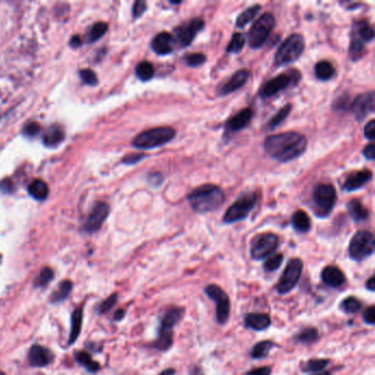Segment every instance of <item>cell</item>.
<instances>
[{
    "mask_svg": "<svg viewBox=\"0 0 375 375\" xmlns=\"http://www.w3.org/2000/svg\"><path fill=\"white\" fill-rule=\"evenodd\" d=\"M375 250L373 234L367 230H360L353 235L349 245V255L354 261H363L369 258Z\"/></svg>",
    "mask_w": 375,
    "mask_h": 375,
    "instance_id": "9c48e42d",
    "label": "cell"
},
{
    "mask_svg": "<svg viewBox=\"0 0 375 375\" xmlns=\"http://www.w3.org/2000/svg\"><path fill=\"white\" fill-rule=\"evenodd\" d=\"M144 157V154H130L126 157H123V163L126 164H136L138 163L139 161H141V159Z\"/></svg>",
    "mask_w": 375,
    "mask_h": 375,
    "instance_id": "db71d44e",
    "label": "cell"
},
{
    "mask_svg": "<svg viewBox=\"0 0 375 375\" xmlns=\"http://www.w3.org/2000/svg\"><path fill=\"white\" fill-rule=\"evenodd\" d=\"M337 199L336 189L331 184H319L312 193L314 209L319 218L329 216L332 211Z\"/></svg>",
    "mask_w": 375,
    "mask_h": 375,
    "instance_id": "52a82bcc",
    "label": "cell"
},
{
    "mask_svg": "<svg viewBox=\"0 0 375 375\" xmlns=\"http://www.w3.org/2000/svg\"><path fill=\"white\" fill-rule=\"evenodd\" d=\"M174 374H175L174 369H168V370H164V371H162L161 373H159V375H174Z\"/></svg>",
    "mask_w": 375,
    "mask_h": 375,
    "instance_id": "6f0895ef",
    "label": "cell"
},
{
    "mask_svg": "<svg viewBox=\"0 0 375 375\" xmlns=\"http://www.w3.org/2000/svg\"><path fill=\"white\" fill-rule=\"evenodd\" d=\"M123 316H124V311L123 310H118L116 312V315H115V319H116V320H120V319L123 318Z\"/></svg>",
    "mask_w": 375,
    "mask_h": 375,
    "instance_id": "9f6ffc18",
    "label": "cell"
},
{
    "mask_svg": "<svg viewBox=\"0 0 375 375\" xmlns=\"http://www.w3.org/2000/svg\"><path fill=\"white\" fill-rule=\"evenodd\" d=\"M249 77H250L249 71H247V69H240V71H238L234 75H232V77L229 79L224 86H222L221 95L231 94L235 92V90L240 89L242 86H245L247 84Z\"/></svg>",
    "mask_w": 375,
    "mask_h": 375,
    "instance_id": "44dd1931",
    "label": "cell"
},
{
    "mask_svg": "<svg viewBox=\"0 0 375 375\" xmlns=\"http://www.w3.org/2000/svg\"><path fill=\"white\" fill-rule=\"evenodd\" d=\"M151 47L158 55H168L174 48V39L169 32H161L152 40Z\"/></svg>",
    "mask_w": 375,
    "mask_h": 375,
    "instance_id": "d6986e66",
    "label": "cell"
},
{
    "mask_svg": "<svg viewBox=\"0 0 375 375\" xmlns=\"http://www.w3.org/2000/svg\"><path fill=\"white\" fill-rule=\"evenodd\" d=\"M116 301H117V295H116V294H115V295H113V296H110L107 301H105V302H103V303L101 304V306H100V311H101V312H106V311H108L111 307L114 306L115 303H116Z\"/></svg>",
    "mask_w": 375,
    "mask_h": 375,
    "instance_id": "816d5d0a",
    "label": "cell"
},
{
    "mask_svg": "<svg viewBox=\"0 0 375 375\" xmlns=\"http://www.w3.org/2000/svg\"><path fill=\"white\" fill-rule=\"evenodd\" d=\"M322 280L329 287L337 288L345 283V275L341 270L335 265L326 266L322 272Z\"/></svg>",
    "mask_w": 375,
    "mask_h": 375,
    "instance_id": "ac0fdd59",
    "label": "cell"
},
{
    "mask_svg": "<svg viewBox=\"0 0 375 375\" xmlns=\"http://www.w3.org/2000/svg\"><path fill=\"white\" fill-rule=\"evenodd\" d=\"M186 64L192 67H198L206 62V55L203 53H192L185 57Z\"/></svg>",
    "mask_w": 375,
    "mask_h": 375,
    "instance_id": "7bdbcfd3",
    "label": "cell"
},
{
    "mask_svg": "<svg viewBox=\"0 0 375 375\" xmlns=\"http://www.w3.org/2000/svg\"><path fill=\"white\" fill-rule=\"evenodd\" d=\"M206 295L216 303V320L224 325L230 316V300L226 291L216 284H210L205 287Z\"/></svg>",
    "mask_w": 375,
    "mask_h": 375,
    "instance_id": "7c38bea8",
    "label": "cell"
},
{
    "mask_svg": "<svg viewBox=\"0 0 375 375\" xmlns=\"http://www.w3.org/2000/svg\"><path fill=\"white\" fill-rule=\"evenodd\" d=\"M291 79L293 78L288 74H280L279 76H275L274 78L266 82L262 86L260 90V96L262 98H271L274 95L281 93L282 90L286 89L291 83Z\"/></svg>",
    "mask_w": 375,
    "mask_h": 375,
    "instance_id": "2e32d148",
    "label": "cell"
},
{
    "mask_svg": "<svg viewBox=\"0 0 375 375\" xmlns=\"http://www.w3.org/2000/svg\"><path fill=\"white\" fill-rule=\"evenodd\" d=\"M136 74L138 78L141 79L142 82L150 81L154 76V66L150 62H141L136 68Z\"/></svg>",
    "mask_w": 375,
    "mask_h": 375,
    "instance_id": "836d02e7",
    "label": "cell"
},
{
    "mask_svg": "<svg viewBox=\"0 0 375 375\" xmlns=\"http://www.w3.org/2000/svg\"><path fill=\"white\" fill-rule=\"evenodd\" d=\"M305 48V41L302 34L294 33L289 36L277 50L274 62L275 65L283 66L293 63L302 57Z\"/></svg>",
    "mask_w": 375,
    "mask_h": 375,
    "instance_id": "5b68a950",
    "label": "cell"
},
{
    "mask_svg": "<svg viewBox=\"0 0 375 375\" xmlns=\"http://www.w3.org/2000/svg\"><path fill=\"white\" fill-rule=\"evenodd\" d=\"M374 38L372 26L364 20L357 21L353 24L351 32V42L349 47V57L352 61L361 59L364 54V46Z\"/></svg>",
    "mask_w": 375,
    "mask_h": 375,
    "instance_id": "8992f818",
    "label": "cell"
},
{
    "mask_svg": "<svg viewBox=\"0 0 375 375\" xmlns=\"http://www.w3.org/2000/svg\"><path fill=\"white\" fill-rule=\"evenodd\" d=\"M275 25V18L270 12H265L253 23L249 33V43L252 48H260L265 43L270 33Z\"/></svg>",
    "mask_w": 375,
    "mask_h": 375,
    "instance_id": "30bf717a",
    "label": "cell"
},
{
    "mask_svg": "<svg viewBox=\"0 0 375 375\" xmlns=\"http://www.w3.org/2000/svg\"><path fill=\"white\" fill-rule=\"evenodd\" d=\"M319 337V333L317 331V329L315 328H307L304 329L301 333H298L296 336V340L298 342L302 343H311L316 341Z\"/></svg>",
    "mask_w": 375,
    "mask_h": 375,
    "instance_id": "ab89813d",
    "label": "cell"
},
{
    "mask_svg": "<svg viewBox=\"0 0 375 375\" xmlns=\"http://www.w3.org/2000/svg\"><path fill=\"white\" fill-rule=\"evenodd\" d=\"M245 43H246V37L245 34L243 33H234L232 38H231V41L229 42V45L227 47V52L229 53H240L242 51L243 46H245Z\"/></svg>",
    "mask_w": 375,
    "mask_h": 375,
    "instance_id": "e575fe53",
    "label": "cell"
},
{
    "mask_svg": "<svg viewBox=\"0 0 375 375\" xmlns=\"http://www.w3.org/2000/svg\"><path fill=\"white\" fill-rule=\"evenodd\" d=\"M108 215H109V206L107 204L105 203L97 204L94 207L92 212H90L84 226L85 231L93 233L98 230V229H100V227L102 226L103 221H105L106 218L108 217Z\"/></svg>",
    "mask_w": 375,
    "mask_h": 375,
    "instance_id": "e0dca14e",
    "label": "cell"
},
{
    "mask_svg": "<svg viewBox=\"0 0 375 375\" xmlns=\"http://www.w3.org/2000/svg\"><path fill=\"white\" fill-rule=\"evenodd\" d=\"M52 352L42 345H33L29 351V362L33 366H46L52 362Z\"/></svg>",
    "mask_w": 375,
    "mask_h": 375,
    "instance_id": "ffe728a7",
    "label": "cell"
},
{
    "mask_svg": "<svg viewBox=\"0 0 375 375\" xmlns=\"http://www.w3.org/2000/svg\"><path fill=\"white\" fill-rule=\"evenodd\" d=\"M352 113L358 121H362L374 111V93L359 95L352 102Z\"/></svg>",
    "mask_w": 375,
    "mask_h": 375,
    "instance_id": "9a60e30c",
    "label": "cell"
},
{
    "mask_svg": "<svg viewBox=\"0 0 375 375\" xmlns=\"http://www.w3.org/2000/svg\"><path fill=\"white\" fill-rule=\"evenodd\" d=\"M275 346V343L270 341V340H265V341H261L259 343H256L251 352H250V356H251L252 359H264L267 357V354L270 353V351L272 350Z\"/></svg>",
    "mask_w": 375,
    "mask_h": 375,
    "instance_id": "f546056e",
    "label": "cell"
},
{
    "mask_svg": "<svg viewBox=\"0 0 375 375\" xmlns=\"http://www.w3.org/2000/svg\"><path fill=\"white\" fill-rule=\"evenodd\" d=\"M175 130L170 127H158L143 131L133 139V147L141 150H150L162 147L175 138Z\"/></svg>",
    "mask_w": 375,
    "mask_h": 375,
    "instance_id": "3957f363",
    "label": "cell"
},
{
    "mask_svg": "<svg viewBox=\"0 0 375 375\" xmlns=\"http://www.w3.org/2000/svg\"><path fill=\"white\" fill-rule=\"evenodd\" d=\"M260 9H261L260 5H254V6L249 7L248 9H246L245 11L240 13L237 19V22H235V25H237L238 28H245L248 23L251 22L252 20L255 18V16L259 13Z\"/></svg>",
    "mask_w": 375,
    "mask_h": 375,
    "instance_id": "4dcf8cb0",
    "label": "cell"
},
{
    "mask_svg": "<svg viewBox=\"0 0 375 375\" xmlns=\"http://www.w3.org/2000/svg\"><path fill=\"white\" fill-rule=\"evenodd\" d=\"M204 24L205 22L203 19L195 18L190 20V21H187L182 25H178L174 30L175 40L177 44L180 47L189 46L193 42L194 39L196 38L197 33L203 30Z\"/></svg>",
    "mask_w": 375,
    "mask_h": 375,
    "instance_id": "5bb4252c",
    "label": "cell"
},
{
    "mask_svg": "<svg viewBox=\"0 0 375 375\" xmlns=\"http://www.w3.org/2000/svg\"><path fill=\"white\" fill-rule=\"evenodd\" d=\"M82 320H83V308H77L73 312L72 316V330L68 340L69 344L74 343L76 341V339L78 338L82 327Z\"/></svg>",
    "mask_w": 375,
    "mask_h": 375,
    "instance_id": "1f68e13d",
    "label": "cell"
},
{
    "mask_svg": "<svg viewBox=\"0 0 375 375\" xmlns=\"http://www.w3.org/2000/svg\"><path fill=\"white\" fill-rule=\"evenodd\" d=\"M252 110L250 108H246L241 110L240 113H238L234 117H232L230 120L228 121V130L230 132H237V131L242 130L243 128H246L250 120L252 119Z\"/></svg>",
    "mask_w": 375,
    "mask_h": 375,
    "instance_id": "cb8c5ba5",
    "label": "cell"
},
{
    "mask_svg": "<svg viewBox=\"0 0 375 375\" xmlns=\"http://www.w3.org/2000/svg\"><path fill=\"white\" fill-rule=\"evenodd\" d=\"M245 324L248 328L255 331H263L271 326V317L266 314L250 312L245 316Z\"/></svg>",
    "mask_w": 375,
    "mask_h": 375,
    "instance_id": "603a6c76",
    "label": "cell"
},
{
    "mask_svg": "<svg viewBox=\"0 0 375 375\" xmlns=\"http://www.w3.org/2000/svg\"><path fill=\"white\" fill-rule=\"evenodd\" d=\"M83 82L88 85H96L97 84V76L92 71V69H83L79 73Z\"/></svg>",
    "mask_w": 375,
    "mask_h": 375,
    "instance_id": "f6af8a7d",
    "label": "cell"
},
{
    "mask_svg": "<svg viewBox=\"0 0 375 375\" xmlns=\"http://www.w3.org/2000/svg\"><path fill=\"white\" fill-rule=\"evenodd\" d=\"M256 201H258V196L255 193H242L238 199L228 208L224 216V221L226 224H233V222L246 219L256 205Z\"/></svg>",
    "mask_w": 375,
    "mask_h": 375,
    "instance_id": "ba28073f",
    "label": "cell"
},
{
    "mask_svg": "<svg viewBox=\"0 0 375 375\" xmlns=\"http://www.w3.org/2000/svg\"><path fill=\"white\" fill-rule=\"evenodd\" d=\"M53 277V271L51 269H43L42 272L40 273L38 280L36 282V285H38L39 287H42L44 285H46V284L50 282L52 280Z\"/></svg>",
    "mask_w": 375,
    "mask_h": 375,
    "instance_id": "ee69618b",
    "label": "cell"
},
{
    "mask_svg": "<svg viewBox=\"0 0 375 375\" xmlns=\"http://www.w3.org/2000/svg\"><path fill=\"white\" fill-rule=\"evenodd\" d=\"M303 267L304 263L300 258L290 259L285 270H284L281 280L276 285L277 293L281 295H285L293 290L301 279Z\"/></svg>",
    "mask_w": 375,
    "mask_h": 375,
    "instance_id": "8fae6325",
    "label": "cell"
},
{
    "mask_svg": "<svg viewBox=\"0 0 375 375\" xmlns=\"http://www.w3.org/2000/svg\"><path fill=\"white\" fill-rule=\"evenodd\" d=\"M145 10H147V3L142 2V0H140V2H136L133 6V17L139 18L143 15Z\"/></svg>",
    "mask_w": 375,
    "mask_h": 375,
    "instance_id": "681fc988",
    "label": "cell"
},
{
    "mask_svg": "<svg viewBox=\"0 0 375 375\" xmlns=\"http://www.w3.org/2000/svg\"><path fill=\"white\" fill-rule=\"evenodd\" d=\"M364 136L370 141H373L375 139V120H371L369 123H366L364 127Z\"/></svg>",
    "mask_w": 375,
    "mask_h": 375,
    "instance_id": "c3c4849f",
    "label": "cell"
},
{
    "mask_svg": "<svg viewBox=\"0 0 375 375\" xmlns=\"http://www.w3.org/2000/svg\"><path fill=\"white\" fill-rule=\"evenodd\" d=\"M264 149L272 158L281 163H286L305 153L307 149V140L298 132L273 135L265 139Z\"/></svg>",
    "mask_w": 375,
    "mask_h": 375,
    "instance_id": "6da1fadb",
    "label": "cell"
},
{
    "mask_svg": "<svg viewBox=\"0 0 375 375\" xmlns=\"http://www.w3.org/2000/svg\"><path fill=\"white\" fill-rule=\"evenodd\" d=\"M76 360H77V362L81 363L83 366H85L89 372H96L99 370V364L95 362L92 357L86 352L76 353Z\"/></svg>",
    "mask_w": 375,
    "mask_h": 375,
    "instance_id": "d590c367",
    "label": "cell"
},
{
    "mask_svg": "<svg viewBox=\"0 0 375 375\" xmlns=\"http://www.w3.org/2000/svg\"><path fill=\"white\" fill-rule=\"evenodd\" d=\"M290 110H291L290 103H287V105L283 106L279 111H277L276 115L272 118V119L269 121V128L274 129L277 126H280V124L288 117Z\"/></svg>",
    "mask_w": 375,
    "mask_h": 375,
    "instance_id": "8d00e7d4",
    "label": "cell"
},
{
    "mask_svg": "<svg viewBox=\"0 0 375 375\" xmlns=\"http://www.w3.org/2000/svg\"><path fill=\"white\" fill-rule=\"evenodd\" d=\"M291 225L298 232H307L311 227V221L306 212L303 210H297L291 217Z\"/></svg>",
    "mask_w": 375,
    "mask_h": 375,
    "instance_id": "484cf974",
    "label": "cell"
},
{
    "mask_svg": "<svg viewBox=\"0 0 375 375\" xmlns=\"http://www.w3.org/2000/svg\"><path fill=\"white\" fill-rule=\"evenodd\" d=\"M363 155L365 158L367 159H374L375 158V145L374 143H370L369 145H366L363 150Z\"/></svg>",
    "mask_w": 375,
    "mask_h": 375,
    "instance_id": "f5cc1de1",
    "label": "cell"
},
{
    "mask_svg": "<svg viewBox=\"0 0 375 375\" xmlns=\"http://www.w3.org/2000/svg\"><path fill=\"white\" fill-rule=\"evenodd\" d=\"M271 373H272V369H271L270 366H263L251 371H248L245 375H271Z\"/></svg>",
    "mask_w": 375,
    "mask_h": 375,
    "instance_id": "f907efd6",
    "label": "cell"
},
{
    "mask_svg": "<svg viewBox=\"0 0 375 375\" xmlns=\"http://www.w3.org/2000/svg\"><path fill=\"white\" fill-rule=\"evenodd\" d=\"M30 195L38 200H44L48 195V187L42 179H34L29 185Z\"/></svg>",
    "mask_w": 375,
    "mask_h": 375,
    "instance_id": "83f0119b",
    "label": "cell"
},
{
    "mask_svg": "<svg viewBox=\"0 0 375 375\" xmlns=\"http://www.w3.org/2000/svg\"><path fill=\"white\" fill-rule=\"evenodd\" d=\"M312 375H331V373L326 371V372H319V373H317V374H312Z\"/></svg>",
    "mask_w": 375,
    "mask_h": 375,
    "instance_id": "91938a15",
    "label": "cell"
},
{
    "mask_svg": "<svg viewBox=\"0 0 375 375\" xmlns=\"http://www.w3.org/2000/svg\"><path fill=\"white\" fill-rule=\"evenodd\" d=\"M365 287L366 289H369L370 291H374L375 290V277L374 275H372L367 282L365 283Z\"/></svg>",
    "mask_w": 375,
    "mask_h": 375,
    "instance_id": "11a10c76",
    "label": "cell"
},
{
    "mask_svg": "<svg viewBox=\"0 0 375 375\" xmlns=\"http://www.w3.org/2000/svg\"><path fill=\"white\" fill-rule=\"evenodd\" d=\"M0 375H5V373H3V372H0Z\"/></svg>",
    "mask_w": 375,
    "mask_h": 375,
    "instance_id": "94428289",
    "label": "cell"
},
{
    "mask_svg": "<svg viewBox=\"0 0 375 375\" xmlns=\"http://www.w3.org/2000/svg\"><path fill=\"white\" fill-rule=\"evenodd\" d=\"M375 308L374 306H370L363 312V320L365 324L373 326L375 323Z\"/></svg>",
    "mask_w": 375,
    "mask_h": 375,
    "instance_id": "7dc6e473",
    "label": "cell"
},
{
    "mask_svg": "<svg viewBox=\"0 0 375 375\" xmlns=\"http://www.w3.org/2000/svg\"><path fill=\"white\" fill-rule=\"evenodd\" d=\"M283 260H284V255L282 253L272 255V256H270V258H267V260L264 262V265H263V267H264L266 272H274V271H276L282 265Z\"/></svg>",
    "mask_w": 375,
    "mask_h": 375,
    "instance_id": "b9f144b4",
    "label": "cell"
},
{
    "mask_svg": "<svg viewBox=\"0 0 375 375\" xmlns=\"http://www.w3.org/2000/svg\"><path fill=\"white\" fill-rule=\"evenodd\" d=\"M183 308H171L169 311H166L159 324L157 339L153 344L154 349L166 351L171 348L173 344V336H174L173 329L183 317Z\"/></svg>",
    "mask_w": 375,
    "mask_h": 375,
    "instance_id": "277c9868",
    "label": "cell"
},
{
    "mask_svg": "<svg viewBox=\"0 0 375 375\" xmlns=\"http://www.w3.org/2000/svg\"><path fill=\"white\" fill-rule=\"evenodd\" d=\"M315 74L318 79L329 81L335 75V68H333L332 64H330L329 62L320 61L315 66Z\"/></svg>",
    "mask_w": 375,
    "mask_h": 375,
    "instance_id": "f1b7e54d",
    "label": "cell"
},
{
    "mask_svg": "<svg viewBox=\"0 0 375 375\" xmlns=\"http://www.w3.org/2000/svg\"><path fill=\"white\" fill-rule=\"evenodd\" d=\"M372 172L369 170L359 171L354 174L350 175L343 184V190L346 192H353L361 189L364 184H366L372 178Z\"/></svg>",
    "mask_w": 375,
    "mask_h": 375,
    "instance_id": "7402d4cb",
    "label": "cell"
},
{
    "mask_svg": "<svg viewBox=\"0 0 375 375\" xmlns=\"http://www.w3.org/2000/svg\"><path fill=\"white\" fill-rule=\"evenodd\" d=\"M72 290V283L69 281H65L63 283H61L59 285V288L57 291H54L53 296H52V302L54 303H60L62 301H64L65 298H67V296L69 295Z\"/></svg>",
    "mask_w": 375,
    "mask_h": 375,
    "instance_id": "f35d334b",
    "label": "cell"
},
{
    "mask_svg": "<svg viewBox=\"0 0 375 375\" xmlns=\"http://www.w3.org/2000/svg\"><path fill=\"white\" fill-rule=\"evenodd\" d=\"M362 307V304L356 297H348L345 298L344 301H342L341 305H340V308H341L345 314H357V312Z\"/></svg>",
    "mask_w": 375,
    "mask_h": 375,
    "instance_id": "74e56055",
    "label": "cell"
},
{
    "mask_svg": "<svg viewBox=\"0 0 375 375\" xmlns=\"http://www.w3.org/2000/svg\"><path fill=\"white\" fill-rule=\"evenodd\" d=\"M328 363L329 360L327 359H311L303 364L302 370L307 373H318L322 372L328 365Z\"/></svg>",
    "mask_w": 375,
    "mask_h": 375,
    "instance_id": "d6a6232c",
    "label": "cell"
},
{
    "mask_svg": "<svg viewBox=\"0 0 375 375\" xmlns=\"http://www.w3.org/2000/svg\"><path fill=\"white\" fill-rule=\"evenodd\" d=\"M279 247V237L274 233H263L254 238L251 243L250 254L255 261L264 260Z\"/></svg>",
    "mask_w": 375,
    "mask_h": 375,
    "instance_id": "4fadbf2b",
    "label": "cell"
},
{
    "mask_svg": "<svg viewBox=\"0 0 375 375\" xmlns=\"http://www.w3.org/2000/svg\"><path fill=\"white\" fill-rule=\"evenodd\" d=\"M108 30V25L105 22H97L95 23L92 29H90L89 33H88V40L90 42H94V41H97L98 39H100L103 34L106 33V31Z\"/></svg>",
    "mask_w": 375,
    "mask_h": 375,
    "instance_id": "60d3db41",
    "label": "cell"
},
{
    "mask_svg": "<svg viewBox=\"0 0 375 375\" xmlns=\"http://www.w3.org/2000/svg\"><path fill=\"white\" fill-rule=\"evenodd\" d=\"M225 193L219 186L205 184L193 190L187 199L195 211L205 213L218 209L225 203Z\"/></svg>",
    "mask_w": 375,
    "mask_h": 375,
    "instance_id": "7a4b0ae2",
    "label": "cell"
},
{
    "mask_svg": "<svg viewBox=\"0 0 375 375\" xmlns=\"http://www.w3.org/2000/svg\"><path fill=\"white\" fill-rule=\"evenodd\" d=\"M64 139V131L59 126H52L46 130L43 137V143L48 148H54L59 145Z\"/></svg>",
    "mask_w": 375,
    "mask_h": 375,
    "instance_id": "d4e9b609",
    "label": "cell"
},
{
    "mask_svg": "<svg viewBox=\"0 0 375 375\" xmlns=\"http://www.w3.org/2000/svg\"><path fill=\"white\" fill-rule=\"evenodd\" d=\"M81 44V40L78 37H74L72 40H71V45L73 46H76V45H79Z\"/></svg>",
    "mask_w": 375,
    "mask_h": 375,
    "instance_id": "680465c9",
    "label": "cell"
},
{
    "mask_svg": "<svg viewBox=\"0 0 375 375\" xmlns=\"http://www.w3.org/2000/svg\"><path fill=\"white\" fill-rule=\"evenodd\" d=\"M348 211L354 221H364L369 218V210L358 199H353L348 204Z\"/></svg>",
    "mask_w": 375,
    "mask_h": 375,
    "instance_id": "4316f807",
    "label": "cell"
},
{
    "mask_svg": "<svg viewBox=\"0 0 375 375\" xmlns=\"http://www.w3.org/2000/svg\"><path fill=\"white\" fill-rule=\"evenodd\" d=\"M40 130H41V127L39 126V124H38V123H36V122H32V123L26 124V126L24 127V129H23V133H24L25 136L33 137V136L38 135V133L40 132Z\"/></svg>",
    "mask_w": 375,
    "mask_h": 375,
    "instance_id": "bcb514c9",
    "label": "cell"
}]
</instances>
